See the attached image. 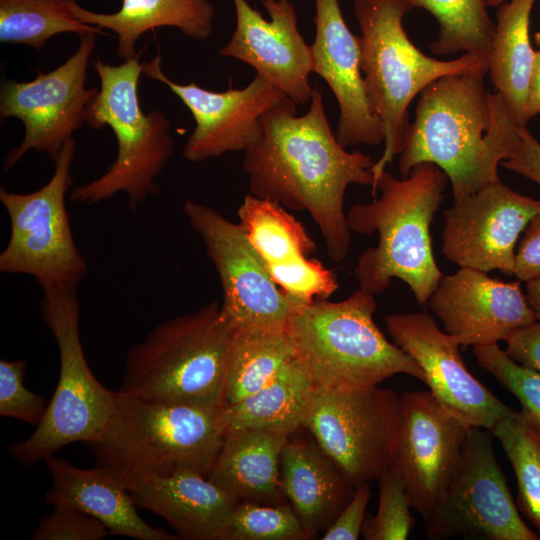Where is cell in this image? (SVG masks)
<instances>
[{"instance_id": "22", "label": "cell", "mask_w": 540, "mask_h": 540, "mask_svg": "<svg viewBox=\"0 0 540 540\" xmlns=\"http://www.w3.org/2000/svg\"><path fill=\"white\" fill-rule=\"evenodd\" d=\"M237 213L272 279L288 296L305 305L328 299L338 289L335 273L310 258L316 245L285 207L249 194Z\"/></svg>"}, {"instance_id": "17", "label": "cell", "mask_w": 540, "mask_h": 540, "mask_svg": "<svg viewBox=\"0 0 540 540\" xmlns=\"http://www.w3.org/2000/svg\"><path fill=\"white\" fill-rule=\"evenodd\" d=\"M384 322L393 342L421 367L424 383L436 400L466 427L491 430L516 412L468 371L460 344L432 316L425 312L391 314Z\"/></svg>"}, {"instance_id": "42", "label": "cell", "mask_w": 540, "mask_h": 540, "mask_svg": "<svg viewBox=\"0 0 540 540\" xmlns=\"http://www.w3.org/2000/svg\"><path fill=\"white\" fill-rule=\"evenodd\" d=\"M506 343L510 358L540 373V321L518 331Z\"/></svg>"}, {"instance_id": "31", "label": "cell", "mask_w": 540, "mask_h": 540, "mask_svg": "<svg viewBox=\"0 0 540 540\" xmlns=\"http://www.w3.org/2000/svg\"><path fill=\"white\" fill-rule=\"evenodd\" d=\"M107 35L104 29L80 22L69 0H0V42L32 47L40 52L57 34Z\"/></svg>"}, {"instance_id": "1", "label": "cell", "mask_w": 540, "mask_h": 540, "mask_svg": "<svg viewBox=\"0 0 540 540\" xmlns=\"http://www.w3.org/2000/svg\"><path fill=\"white\" fill-rule=\"evenodd\" d=\"M296 104L286 97L263 116V134L244 151L243 169L252 195L307 211L321 232L329 258L340 262L351 245L344 211L346 189L350 184L372 186L375 162L340 144L318 88L305 114H296Z\"/></svg>"}, {"instance_id": "43", "label": "cell", "mask_w": 540, "mask_h": 540, "mask_svg": "<svg viewBox=\"0 0 540 540\" xmlns=\"http://www.w3.org/2000/svg\"><path fill=\"white\" fill-rule=\"evenodd\" d=\"M540 113V50L535 52V58L530 77L527 102L526 118L529 121L533 116Z\"/></svg>"}, {"instance_id": "19", "label": "cell", "mask_w": 540, "mask_h": 540, "mask_svg": "<svg viewBox=\"0 0 540 540\" xmlns=\"http://www.w3.org/2000/svg\"><path fill=\"white\" fill-rule=\"evenodd\" d=\"M428 305L460 345L506 342L538 321L519 281L504 282L468 267L443 275Z\"/></svg>"}, {"instance_id": "46", "label": "cell", "mask_w": 540, "mask_h": 540, "mask_svg": "<svg viewBox=\"0 0 540 540\" xmlns=\"http://www.w3.org/2000/svg\"><path fill=\"white\" fill-rule=\"evenodd\" d=\"M535 43L540 47V31L534 34Z\"/></svg>"}, {"instance_id": "26", "label": "cell", "mask_w": 540, "mask_h": 540, "mask_svg": "<svg viewBox=\"0 0 540 540\" xmlns=\"http://www.w3.org/2000/svg\"><path fill=\"white\" fill-rule=\"evenodd\" d=\"M289 438L261 429L228 428L208 478L241 502L285 503L281 455Z\"/></svg>"}, {"instance_id": "10", "label": "cell", "mask_w": 540, "mask_h": 540, "mask_svg": "<svg viewBox=\"0 0 540 540\" xmlns=\"http://www.w3.org/2000/svg\"><path fill=\"white\" fill-rule=\"evenodd\" d=\"M76 142L70 139L55 162L51 179L22 194L0 188V202L10 220V236L0 253V271L33 277L43 292L77 290L87 263L72 234L66 195L72 186Z\"/></svg>"}, {"instance_id": "2", "label": "cell", "mask_w": 540, "mask_h": 540, "mask_svg": "<svg viewBox=\"0 0 540 540\" xmlns=\"http://www.w3.org/2000/svg\"><path fill=\"white\" fill-rule=\"evenodd\" d=\"M485 71L445 75L420 92L398 168L403 177L421 163L447 175L454 202L499 180L498 166L520 140L503 97L484 86Z\"/></svg>"}, {"instance_id": "8", "label": "cell", "mask_w": 540, "mask_h": 540, "mask_svg": "<svg viewBox=\"0 0 540 540\" xmlns=\"http://www.w3.org/2000/svg\"><path fill=\"white\" fill-rule=\"evenodd\" d=\"M140 55L120 65L100 58L93 64L100 88L88 106L86 123L112 130L117 155L100 177L71 190L73 202L94 205L125 192L129 209L135 211L159 191L156 178L174 152V141L167 116L159 110L144 113L141 108L138 84L144 63Z\"/></svg>"}, {"instance_id": "16", "label": "cell", "mask_w": 540, "mask_h": 540, "mask_svg": "<svg viewBox=\"0 0 540 540\" xmlns=\"http://www.w3.org/2000/svg\"><path fill=\"white\" fill-rule=\"evenodd\" d=\"M143 73L166 85L191 112L195 128L182 152L190 162L245 151L261 138L263 116L288 97L259 75L244 88L222 92L207 90L194 82L176 83L161 69L159 50L144 63Z\"/></svg>"}, {"instance_id": "40", "label": "cell", "mask_w": 540, "mask_h": 540, "mask_svg": "<svg viewBox=\"0 0 540 540\" xmlns=\"http://www.w3.org/2000/svg\"><path fill=\"white\" fill-rule=\"evenodd\" d=\"M514 275L519 281L540 276V213L536 214L524 230L515 253Z\"/></svg>"}, {"instance_id": "30", "label": "cell", "mask_w": 540, "mask_h": 540, "mask_svg": "<svg viewBox=\"0 0 540 540\" xmlns=\"http://www.w3.org/2000/svg\"><path fill=\"white\" fill-rule=\"evenodd\" d=\"M296 358L287 330L239 331L226 380L224 407L260 390Z\"/></svg>"}, {"instance_id": "41", "label": "cell", "mask_w": 540, "mask_h": 540, "mask_svg": "<svg viewBox=\"0 0 540 540\" xmlns=\"http://www.w3.org/2000/svg\"><path fill=\"white\" fill-rule=\"evenodd\" d=\"M520 140L511 156L501 165L540 185V142L526 126L520 127Z\"/></svg>"}, {"instance_id": "34", "label": "cell", "mask_w": 540, "mask_h": 540, "mask_svg": "<svg viewBox=\"0 0 540 540\" xmlns=\"http://www.w3.org/2000/svg\"><path fill=\"white\" fill-rule=\"evenodd\" d=\"M308 539L291 505L240 502L228 517L220 540Z\"/></svg>"}, {"instance_id": "24", "label": "cell", "mask_w": 540, "mask_h": 540, "mask_svg": "<svg viewBox=\"0 0 540 540\" xmlns=\"http://www.w3.org/2000/svg\"><path fill=\"white\" fill-rule=\"evenodd\" d=\"M51 475L45 500L52 507L80 510L102 522L112 535L138 540H174L178 537L146 523L121 478L98 466L85 469L53 455L44 460Z\"/></svg>"}, {"instance_id": "25", "label": "cell", "mask_w": 540, "mask_h": 540, "mask_svg": "<svg viewBox=\"0 0 540 540\" xmlns=\"http://www.w3.org/2000/svg\"><path fill=\"white\" fill-rule=\"evenodd\" d=\"M281 483L308 539L330 527L356 489L316 440L309 439L289 438L281 455Z\"/></svg>"}, {"instance_id": "7", "label": "cell", "mask_w": 540, "mask_h": 540, "mask_svg": "<svg viewBox=\"0 0 540 540\" xmlns=\"http://www.w3.org/2000/svg\"><path fill=\"white\" fill-rule=\"evenodd\" d=\"M411 9L405 0H353L361 31V70L384 135L383 153L372 167L373 196L378 178L404 149L410 125L408 107L413 98L445 75L488 72L487 59L478 55L466 53L443 61L421 52L403 28V17Z\"/></svg>"}, {"instance_id": "36", "label": "cell", "mask_w": 540, "mask_h": 540, "mask_svg": "<svg viewBox=\"0 0 540 540\" xmlns=\"http://www.w3.org/2000/svg\"><path fill=\"white\" fill-rule=\"evenodd\" d=\"M379 505L374 517L365 518L362 534L366 540H405L414 525L410 503L401 475L392 465L382 472Z\"/></svg>"}, {"instance_id": "23", "label": "cell", "mask_w": 540, "mask_h": 540, "mask_svg": "<svg viewBox=\"0 0 540 540\" xmlns=\"http://www.w3.org/2000/svg\"><path fill=\"white\" fill-rule=\"evenodd\" d=\"M137 506L164 518L186 540H220L241 502L201 474L146 475L124 482Z\"/></svg>"}, {"instance_id": "5", "label": "cell", "mask_w": 540, "mask_h": 540, "mask_svg": "<svg viewBox=\"0 0 540 540\" xmlns=\"http://www.w3.org/2000/svg\"><path fill=\"white\" fill-rule=\"evenodd\" d=\"M238 332L216 301L169 318L127 351L119 391L149 400L224 406Z\"/></svg>"}, {"instance_id": "35", "label": "cell", "mask_w": 540, "mask_h": 540, "mask_svg": "<svg viewBox=\"0 0 540 540\" xmlns=\"http://www.w3.org/2000/svg\"><path fill=\"white\" fill-rule=\"evenodd\" d=\"M477 363L516 397L520 414L540 437V373L510 358L498 343L473 346Z\"/></svg>"}, {"instance_id": "38", "label": "cell", "mask_w": 540, "mask_h": 540, "mask_svg": "<svg viewBox=\"0 0 540 540\" xmlns=\"http://www.w3.org/2000/svg\"><path fill=\"white\" fill-rule=\"evenodd\" d=\"M111 535L96 518L71 507H53L31 534V540H102Z\"/></svg>"}, {"instance_id": "33", "label": "cell", "mask_w": 540, "mask_h": 540, "mask_svg": "<svg viewBox=\"0 0 540 540\" xmlns=\"http://www.w3.org/2000/svg\"><path fill=\"white\" fill-rule=\"evenodd\" d=\"M510 461L517 481V506L540 535V437L520 412L499 420L490 430Z\"/></svg>"}, {"instance_id": "11", "label": "cell", "mask_w": 540, "mask_h": 540, "mask_svg": "<svg viewBox=\"0 0 540 540\" xmlns=\"http://www.w3.org/2000/svg\"><path fill=\"white\" fill-rule=\"evenodd\" d=\"M400 418V396L393 390L313 387L303 426L357 487L392 466Z\"/></svg>"}, {"instance_id": "44", "label": "cell", "mask_w": 540, "mask_h": 540, "mask_svg": "<svg viewBox=\"0 0 540 540\" xmlns=\"http://www.w3.org/2000/svg\"><path fill=\"white\" fill-rule=\"evenodd\" d=\"M525 298L538 321H540V276L526 281Z\"/></svg>"}, {"instance_id": "20", "label": "cell", "mask_w": 540, "mask_h": 540, "mask_svg": "<svg viewBox=\"0 0 540 540\" xmlns=\"http://www.w3.org/2000/svg\"><path fill=\"white\" fill-rule=\"evenodd\" d=\"M235 30L219 50L224 57L240 60L255 69L297 104L310 101L313 59L297 25L290 0H261L270 19H265L246 0H232Z\"/></svg>"}, {"instance_id": "12", "label": "cell", "mask_w": 540, "mask_h": 540, "mask_svg": "<svg viewBox=\"0 0 540 540\" xmlns=\"http://www.w3.org/2000/svg\"><path fill=\"white\" fill-rule=\"evenodd\" d=\"M183 214L205 245L220 280L221 306L237 329L287 330L302 305L275 283L242 225L192 200L183 205Z\"/></svg>"}, {"instance_id": "4", "label": "cell", "mask_w": 540, "mask_h": 540, "mask_svg": "<svg viewBox=\"0 0 540 540\" xmlns=\"http://www.w3.org/2000/svg\"><path fill=\"white\" fill-rule=\"evenodd\" d=\"M228 429L224 406L166 402L117 391L103 431L85 443L123 482L190 471L209 477Z\"/></svg>"}, {"instance_id": "3", "label": "cell", "mask_w": 540, "mask_h": 540, "mask_svg": "<svg viewBox=\"0 0 540 540\" xmlns=\"http://www.w3.org/2000/svg\"><path fill=\"white\" fill-rule=\"evenodd\" d=\"M448 182L444 171L431 163L415 166L403 179L384 170L376 183L380 197L347 211L351 231L379 236L354 269L359 288L377 295L397 278L419 304L428 303L443 276L433 255L430 225Z\"/></svg>"}, {"instance_id": "15", "label": "cell", "mask_w": 540, "mask_h": 540, "mask_svg": "<svg viewBox=\"0 0 540 540\" xmlns=\"http://www.w3.org/2000/svg\"><path fill=\"white\" fill-rule=\"evenodd\" d=\"M400 428L393 466L411 508L426 522L449 489L459 466L468 427L428 391L400 395Z\"/></svg>"}, {"instance_id": "32", "label": "cell", "mask_w": 540, "mask_h": 540, "mask_svg": "<svg viewBox=\"0 0 540 540\" xmlns=\"http://www.w3.org/2000/svg\"><path fill=\"white\" fill-rule=\"evenodd\" d=\"M413 8H423L438 23V37L429 44L437 55L457 52L481 56L488 61L495 23L485 0H405Z\"/></svg>"}, {"instance_id": "6", "label": "cell", "mask_w": 540, "mask_h": 540, "mask_svg": "<svg viewBox=\"0 0 540 540\" xmlns=\"http://www.w3.org/2000/svg\"><path fill=\"white\" fill-rule=\"evenodd\" d=\"M376 308L374 295L359 288L344 300H315L294 311L287 331L314 388L371 387L400 373L424 382L418 363L374 322Z\"/></svg>"}, {"instance_id": "13", "label": "cell", "mask_w": 540, "mask_h": 540, "mask_svg": "<svg viewBox=\"0 0 540 540\" xmlns=\"http://www.w3.org/2000/svg\"><path fill=\"white\" fill-rule=\"evenodd\" d=\"M425 536L442 540H538L524 523L492 445V432L470 427L456 475L425 522Z\"/></svg>"}, {"instance_id": "18", "label": "cell", "mask_w": 540, "mask_h": 540, "mask_svg": "<svg viewBox=\"0 0 540 540\" xmlns=\"http://www.w3.org/2000/svg\"><path fill=\"white\" fill-rule=\"evenodd\" d=\"M538 213L540 200L489 183L444 210L442 252L460 267L514 275L516 242Z\"/></svg>"}, {"instance_id": "29", "label": "cell", "mask_w": 540, "mask_h": 540, "mask_svg": "<svg viewBox=\"0 0 540 540\" xmlns=\"http://www.w3.org/2000/svg\"><path fill=\"white\" fill-rule=\"evenodd\" d=\"M312 390V382L296 358L260 390L224 407L228 428L261 429L291 436L304 425Z\"/></svg>"}, {"instance_id": "14", "label": "cell", "mask_w": 540, "mask_h": 540, "mask_svg": "<svg viewBox=\"0 0 540 540\" xmlns=\"http://www.w3.org/2000/svg\"><path fill=\"white\" fill-rule=\"evenodd\" d=\"M95 45L96 33H87L80 36L76 51L54 70L38 73L28 82L2 83L1 119L17 118L25 129L20 145L4 158V172L31 150L46 153L55 161L73 133L86 122L88 106L98 92L96 87L85 86Z\"/></svg>"}, {"instance_id": "39", "label": "cell", "mask_w": 540, "mask_h": 540, "mask_svg": "<svg viewBox=\"0 0 540 540\" xmlns=\"http://www.w3.org/2000/svg\"><path fill=\"white\" fill-rule=\"evenodd\" d=\"M370 498L369 483L358 485L349 502L326 530L323 540H356L362 532Z\"/></svg>"}, {"instance_id": "45", "label": "cell", "mask_w": 540, "mask_h": 540, "mask_svg": "<svg viewBox=\"0 0 540 540\" xmlns=\"http://www.w3.org/2000/svg\"><path fill=\"white\" fill-rule=\"evenodd\" d=\"M488 7H498L507 0H485Z\"/></svg>"}, {"instance_id": "37", "label": "cell", "mask_w": 540, "mask_h": 540, "mask_svg": "<svg viewBox=\"0 0 540 540\" xmlns=\"http://www.w3.org/2000/svg\"><path fill=\"white\" fill-rule=\"evenodd\" d=\"M27 361H0V415L38 426L49 401L24 385Z\"/></svg>"}, {"instance_id": "27", "label": "cell", "mask_w": 540, "mask_h": 540, "mask_svg": "<svg viewBox=\"0 0 540 540\" xmlns=\"http://www.w3.org/2000/svg\"><path fill=\"white\" fill-rule=\"evenodd\" d=\"M69 8L80 22L113 31L123 62L136 56L137 40L155 28L174 27L194 40L209 38L216 14L208 0H122L114 13L90 11L69 0Z\"/></svg>"}, {"instance_id": "28", "label": "cell", "mask_w": 540, "mask_h": 540, "mask_svg": "<svg viewBox=\"0 0 540 540\" xmlns=\"http://www.w3.org/2000/svg\"><path fill=\"white\" fill-rule=\"evenodd\" d=\"M536 0H507L498 6L488 72L518 126L527 125L526 102L535 51L529 38Z\"/></svg>"}, {"instance_id": "9", "label": "cell", "mask_w": 540, "mask_h": 540, "mask_svg": "<svg viewBox=\"0 0 540 540\" xmlns=\"http://www.w3.org/2000/svg\"><path fill=\"white\" fill-rule=\"evenodd\" d=\"M40 306L58 346L60 372L41 423L8 449L13 459L26 466L44 461L65 445L95 439L110 420L117 399V392L100 383L86 361L77 290L43 292Z\"/></svg>"}, {"instance_id": "21", "label": "cell", "mask_w": 540, "mask_h": 540, "mask_svg": "<svg viewBox=\"0 0 540 540\" xmlns=\"http://www.w3.org/2000/svg\"><path fill=\"white\" fill-rule=\"evenodd\" d=\"M314 3L312 73L324 79L337 100L336 138L345 148L356 144L379 145L384 135L361 70L359 37L347 26L338 0H314Z\"/></svg>"}]
</instances>
